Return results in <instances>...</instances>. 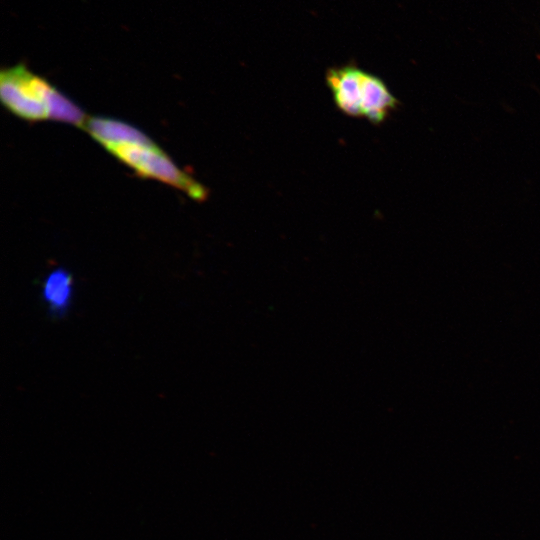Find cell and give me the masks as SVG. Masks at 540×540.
<instances>
[{
    "label": "cell",
    "mask_w": 540,
    "mask_h": 540,
    "mask_svg": "<svg viewBox=\"0 0 540 540\" xmlns=\"http://www.w3.org/2000/svg\"><path fill=\"white\" fill-rule=\"evenodd\" d=\"M104 148L144 178L162 181L198 201L207 197V189L175 165L153 141L108 144Z\"/></svg>",
    "instance_id": "6da1fadb"
},
{
    "label": "cell",
    "mask_w": 540,
    "mask_h": 540,
    "mask_svg": "<svg viewBox=\"0 0 540 540\" xmlns=\"http://www.w3.org/2000/svg\"><path fill=\"white\" fill-rule=\"evenodd\" d=\"M55 87L24 65L2 70L0 96L14 115L28 121L49 119L50 101Z\"/></svg>",
    "instance_id": "7a4b0ae2"
},
{
    "label": "cell",
    "mask_w": 540,
    "mask_h": 540,
    "mask_svg": "<svg viewBox=\"0 0 540 540\" xmlns=\"http://www.w3.org/2000/svg\"><path fill=\"white\" fill-rule=\"evenodd\" d=\"M360 68L347 65L327 71L326 81L339 110L348 116H362Z\"/></svg>",
    "instance_id": "3957f363"
},
{
    "label": "cell",
    "mask_w": 540,
    "mask_h": 540,
    "mask_svg": "<svg viewBox=\"0 0 540 540\" xmlns=\"http://www.w3.org/2000/svg\"><path fill=\"white\" fill-rule=\"evenodd\" d=\"M398 100L381 78L362 71L361 113L373 124L382 123L397 107Z\"/></svg>",
    "instance_id": "277c9868"
},
{
    "label": "cell",
    "mask_w": 540,
    "mask_h": 540,
    "mask_svg": "<svg viewBox=\"0 0 540 540\" xmlns=\"http://www.w3.org/2000/svg\"><path fill=\"white\" fill-rule=\"evenodd\" d=\"M103 147L108 144L125 142L148 143L152 140L136 127L125 122L106 117H90L83 126Z\"/></svg>",
    "instance_id": "5b68a950"
},
{
    "label": "cell",
    "mask_w": 540,
    "mask_h": 540,
    "mask_svg": "<svg viewBox=\"0 0 540 540\" xmlns=\"http://www.w3.org/2000/svg\"><path fill=\"white\" fill-rule=\"evenodd\" d=\"M71 291V276L63 269L53 271L45 280L44 298L55 312L63 311L67 307Z\"/></svg>",
    "instance_id": "8992f818"
}]
</instances>
